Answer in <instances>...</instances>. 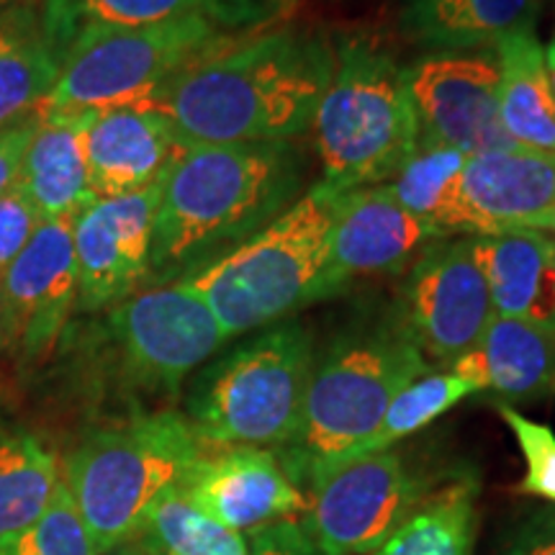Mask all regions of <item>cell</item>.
Segmentation results:
<instances>
[{"instance_id":"19","label":"cell","mask_w":555,"mask_h":555,"mask_svg":"<svg viewBox=\"0 0 555 555\" xmlns=\"http://www.w3.org/2000/svg\"><path fill=\"white\" fill-rule=\"evenodd\" d=\"M283 3L278 0H44L41 31L54 57L90 29H131L180 16L217 18L234 31L262 29Z\"/></svg>"},{"instance_id":"7","label":"cell","mask_w":555,"mask_h":555,"mask_svg":"<svg viewBox=\"0 0 555 555\" xmlns=\"http://www.w3.org/2000/svg\"><path fill=\"white\" fill-rule=\"evenodd\" d=\"M314 360V339L304 324L266 327L198 378L189 399V422L206 448L278 453L301 425Z\"/></svg>"},{"instance_id":"18","label":"cell","mask_w":555,"mask_h":555,"mask_svg":"<svg viewBox=\"0 0 555 555\" xmlns=\"http://www.w3.org/2000/svg\"><path fill=\"white\" fill-rule=\"evenodd\" d=\"M555 204V155L527 147L470 155L457 185L455 234L478 237L517 229Z\"/></svg>"},{"instance_id":"24","label":"cell","mask_w":555,"mask_h":555,"mask_svg":"<svg viewBox=\"0 0 555 555\" xmlns=\"http://www.w3.org/2000/svg\"><path fill=\"white\" fill-rule=\"evenodd\" d=\"M540 0H401V31L433 54L494 47L506 34L535 26Z\"/></svg>"},{"instance_id":"26","label":"cell","mask_w":555,"mask_h":555,"mask_svg":"<svg viewBox=\"0 0 555 555\" xmlns=\"http://www.w3.org/2000/svg\"><path fill=\"white\" fill-rule=\"evenodd\" d=\"M478 486L470 476L429 491L371 555H474Z\"/></svg>"},{"instance_id":"37","label":"cell","mask_w":555,"mask_h":555,"mask_svg":"<svg viewBox=\"0 0 555 555\" xmlns=\"http://www.w3.org/2000/svg\"><path fill=\"white\" fill-rule=\"evenodd\" d=\"M103 555H163V553H159L157 547L152 545L144 535H134V538L124 540L121 545L111 547V551L103 553Z\"/></svg>"},{"instance_id":"16","label":"cell","mask_w":555,"mask_h":555,"mask_svg":"<svg viewBox=\"0 0 555 555\" xmlns=\"http://www.w3.org/2000/svg\"><path fill=\"white\" fill-rule=\"evenodd\" d=\"M442 237L450 234L406 211L386 183L339 193L327 270L332 296L356 278L399 273Z\"/></svg>"},{"instance_id":"33","label":"cell","mask_w":555,"mask_h":555,"mask_svg":"<svg viewBox=\"0 0 555 555\" xmlns=\"http://www.w3.org/2000/svg\"><path fill=\"white\" fill-rule=\"evenodd\" d=\"M41 221L44 219L29 193L18 180H13L9 189L0 193V273L29 245Z\"/></svg>"},{"instance_id":"1","label":"cell","mask_w":555,"mask_h":555,"mask_svg":"<svg viewBox=\"0 0 555 555\" xmlns=\"http://www.w3.org/2000/svg\"><path fill=\"white\" fill-rule=\"evenodd\" d=\"M335 69L314 31L255 29L204 54L142 103L163 111L185 144L288 142L311 127Z\"/></svg>"},{"instance_id":"39","label":"cell","mask_w":555,"mask_h":555,"mask_svg":"<svg viewBox=\"0 0 555 555\" xmlns=\"http://www.w3.org/2000/svg\"><path fill=\"white\" fill-rule=\"evenodd\" d=\"M9 5H13V0H0V11H5Z\"/></svg>"},{"instance_id":"35","label":"cell","mask_w":555,"mask_h":555,"mask_svg":"<svg viewBox=\"0 0 555 555\" xmlns=\"http://www.w3.org/2000/svg\"><path fill=\"white\" fill-rule=\"evenodd\" d=\"M37 127L39 116L34 114L29 119L0 129V193L9 189L13 180H18L21 165H24L26 150H29Z\"/></svg>"},{"instance_id":"27","label":"cell","mask_w":555,"mask_h":555,"mask_svg":"<svg viewBox=\"0 0 555 555\" xmlns=\"http://www.w3.org/2000/svg\"><path fill=\"white\" fill-rule=\"evenodd\" d=\"M60 481L57 461L37 437L0 429V538L37 522Z\"/></svg>"},{"instance_id":"9","label":"cell","mask_w":555,"mask_h":555,"mask_svg":"<svg viewBox=\"0 0 555 555\" xmlns=\"http://www.w3.org/2000/svg\"><path fill=\"white\" fill-rule=\"evenodd\" d=\"M427 494V478L397 450L339 463L309 486V545L319 555L376 553Z\"/></svg>"},{"instance_id":"25","label":"cell","mask_w":555,"mask_h":555,"mask_svg":"<svg viewBox=\"0 0 555 555\" xmlns=\"http://www.w3.org/2000/svg\"><path fill=\"white\" fill-rule=\"evenodd\" d=\"M57 78L60 60L37 13L21 3L0 11V129L37 114Z\"/></svg>"},{"instance_id":"23","label":"cell","mask_w":555,"mask_h":555,"mask_svg":"<svg viewBox=\"0 0 555 555\" xmlns=\"http://www.w3.org/2000/svg\"><path fill=\"white\" fill-rule=\"evenodd\" d=\"M491 50L499 62V119L506 137L517 147L555 155V99L535 26L506 34Z\"/></svg>"},{"instance_id":"3","label":"cell","mask_w":555,"mask_h":555,"mask_svg":"<svg viewBox=\"0 0 555 555\" xmlns=\"http://www.w3.org/2000/svg\"><path fill=\"white\" fill-rule=\"evenodd\" d=\"M429 367L399 317L343 332L314 360L301 425L275 453L288 476L307 491L378 427L388 404Z\"/></svg>"},{"instance_id":"34","label":"cell","mask_w":555,"mask_h":555,"mask_svg":"<svg viewBox=\"0 0 555 555\" xmlns=\"http://www.w3.org/2000/svg\"><path fill=\"white\" fill-rule=\"evenodd\" d=\"M502 555H555V506L519 519L506 538Z\"/></svg>"},{"instance_id":"36","label":"cell","mask_w":555,"mask_h":555,"mask_svg":"<svg viewBox=\"0 0 555 555\" xmlns=\"http://www.w3.org/2000/svg\"><path fill=\"white\" fill-rule=\"evenodd\" d=\"M517 229H530V232H540V234H547V237H555V204L543 208V211H538L535 217L522 221Z\"/></svg>"},{"instance_id":"38","label":"cell","mask_w":555,"mask_h":555,"mask_svg":"<svg viewBox=\"0 0 555 555\" xmlns=\"http://www.w3.org/2000/svg\"><path fill=\"white\" fill-rule=\"evenodd\" d=\"M545 62H547V75H551V88H553V99H555V34H553L551 44L545 47Z\"/></svg>"},{"instance_id":"30","label":"cell","mask_w":555,"mask_h":555,"mask_svg":"<svg viewBox=\"0 0 555 555\" xmlns=\"http://www.w3.org/2000/svg\"><path fill=\"white\" fill-rule=\"evenodd\" d=\"M139 535L147 538L163 555H258L242 532L198 512L178 486L155 499Z\"/></svg>"},{"instance_id":"17","label":"cell","mask_w":555,"mask_h":555,"mask_svg":"<svg viewBox=\"0 0 555 555\" xmlns=\"http://www.w3.org/2000/svg\"><path fill=\"white\" fill-rule=\"evenodd\" d=\"M189 147L168 116L142 101L86 111L82 150L95 198L150 189L168 178Z\"/></svg>"},{"instance_id":"12","label":"cell","mask_w":555,"mask_h":555,"mask_svg":"<svg viewBox=\"0 0 555 555\" xmlns=\"http://www.w3.org/2000/svg\"><path fill=\"white\" fill-rule=\"evenodd\" d=\"M73 221H41L29 245L0 273V350L18 352L24 363L50 356L78 307Z\"/></svg>"},{"instance_id":"2","label":"cell","mask_w":555,"mask_h":555,"mask_svg":"<svg viewBox=\"0 0 555 555\" xmlns=\"http://www.w3.org/2000/svg\"><path fill=\"white\" fill-rule=\"evenodd\" d=\"M301 189L304 157L291 139L193 144L165 178L150 275H196L281 217Z\"/></svg>"},{"instance_id":"21","label":"cell","mask_w":555,"mask_h":555,"mask_svg":"<svg viewBox=\"0 0 555 555\" xmlns=\"http://www.w3.org/2000/svg\"><path fill=\"white\" fill-rule=\"evenodd\" d=\"M496 317L555 327V237L512 229L470 237Z\"/></svg>"},{"instance_id":"29","label":"cell","mask_w":555,"mask_h":555,"mask_svg":"<svg viewBox=\"0 0 555 555\" xmlns=\"http://www.w3.org/2000/svg\"><path fill=\"white\" fill-rule=\"evenodd\" d=\"M474 393L478 391L468 384V380H463L461 376H455V373L450 371L427 373V376L412 380V384L388 404L386 414L380 416L378 427L373 429L358 448H352L339 463L352 461V457L360 455H373L391 450L393 446H399L401 440H406V437H412L414 433H420V429L433 425L435 420H440L442 414L461 404L463 399L474 397ZM339 463H335V466H339Z\"/></svg>"},{"instance_id":"20","label":"cell","mask_w":555,"mask_h":555,"mask_svg":"<svg viewBox=\"0 0 555 555\" xmlns=\"http://www.w3.org/2000/svg\"><path fill=\"white\" fill-rule=\"evenodd\" d=\"M450 373L468 380L476 391L515 404L555 397V327L527 319L491 317L476 347L463 352Z\"/></svg>"},{"instance_id":"40","label":"cell","mask_w":555,"mask_h":555,"mask_svg":"<svg viewBox=\"0 0 555 555\" xmlns=\"http://www.w3.org/2000/svg\"><path fill=\"white\" fill-rule=\"evenodd\" d=\"M0 314H3V294H0Z\"/></svg>"},{"instance_id":"22","label":"cell","mask_w":555,"mask_h":555,"mask_svg":"<svg viewBox=\"0 0 555 555\" xmlns=\"http://www.w3.org/2000/svg\"><path fill=\"white\" fill-rule=\"evenodd\" d=\"M39 127L34 131L18 183L24 185L41 219H75L88 208L93 196L88 183V163L82 150L80 114H37Z\"/></svg>"},{"instance_id":"5","label":"cell","mask_w":555,"mask_h":555,"mask_svg":"<svg viewBox=\"0 0 555 555\" xmlns=\"http://www.w3.org/2000/svg\"><path fill=\"white\" fill-rule=\"evenodd\" d=\"M322 180L335 193L384 185L420 147L406 67L371 39H345L314 111Z\"/></svg>"},{"instance_id":"28","label":"cell","mask_w":555,"mask_h":555,"mask_svg":"<svg viewBox=\"0 0 555 555\" xmlns=\"http://www.w3.org/2000/svg\"><path fill=\"white\" fill-rule=\"evenodd\" d=\"M466 152L442 144H420L404 168L391 180L388 191L414 217L429 221L446 234H455V204Z\"/></svg>"},{"instance_id":"41","label":"cell","mask_w":555,"mask_h":555,"mask_svg":"<svg viewBox=\"0 0 555 555\" xmlns=\"http://www.w3.org/2000/svg\"><path fill=\"white\" fill-rule=\"evenodd\" d=\"M278 3H283V5H288V3H291V0H278Z\"/></svg>"},{"instance_id":"13","label":"cell","mask_w":555,"mask_h":555,"mask_svg":"<svg viewBox=\"0 0 555 555\" xmlns=\"http://www.w3.org/2000/svg\"><path fill=\"white\" fill-rule=\"evenodd\" d=\"M420 121V144H442L466 155L517 147L499 119V62L494 50L429 54L406 67Z\"/></svg>"},{"instance_id":"15","label":"cell","mask_w":555,"mask_h":555,"mask_svg":"<svg viewBox=\"0 0 555 555\" xmlns=\"http://www.w3.org/2000/svg\"><path fill=\"white\" fill-rule=\"evenodd\" d=\"M176 486L198 512L234 532H260L307 512V491L275 450L217 448Z\"/></svg>"},{"instance_id":"6","label":"cell","mask_w":555,"mask_h":555,"mask_svg":"<svg viewBox=\"0 0 555 555\" xmlns=\"http://www.w3.org/2000/svg\"><path fill=\"white\" fill-rule=\"evenodd\" d=\"M206 453L178 412L139 414L90 433L65 461V483L99 551L139 535L155 499Z\"/></svg>"},{"instance_id":"31","label":"cell","mask_w":555,"mask_h":555,"mask_svg":"<svg viewBox=\"0 0 555 555\" xmlns=\"http://www.w3.org/2000/svg\"><path fill=\"white\" fill-rule=\"evenodd\" d=\"M0 555H103L90 535L65 478L37 522L0 538Z\"/></svg>"},{"instance_id":"8","label":"cell","mask_w":555,"mask_h":555,"mask_svg":"<svg viewBox=\"0 0 555 555\" xmlns=\"http://www.w3.org/2000/svg\"><path fill=\"white\" fill-rule=\"evenodd\" d=\"M247 31L191 13L131 29H90L60 60V78L37 114H80L147 99L172 75Z\"/></svg>"},{"instance_id":"10","label":"cell","mask_w":555,"mask_h":555,"mask_svg":"<svg viewBox=\"0 0 555 555\" xmlns=\"http://www.w3.org/2000/svg\"><path fill=\"white\" fill-rule=\"evenodd\" d=\"M124 378L144 391H178L180 384L229 343L214 311L189 281L129 296L108 314Z\"/></svg>"},{"instance_id":"11","label":"cell","mask_w":555,"mask_h":555,"mask_svg":"<svg viewBox=\"0 0 555 555\" xmlns=\"http://www.w3.org/2000/svg\"><path fill=\"white\" fill-rule=\"evenodd\" d=\"M397 317L429 365L448 367L478 345L494 307L470 237L422 249L399 286Z\"/></svg>"},{"instance_id":"32","label":"cell","mask_w":555,"mask_h":555,"mask_svg":"<svg viewBox=\"0 0 555 555\" xmlns=\"http://www.w3.org/2000/svg\"><path fill=\"white\" fill-rule=\"evenodd\" d=\"M499 416L515 435L519 453L525 457V476L517 483V491L555 506V433L509 404H499Z\"/></svg>"},{"instance_id":"4","label":"cell","mask_w":555,"mask_h":555,"mask_svg":"<svg viewBox=\"0 0 555 555\" xmlns=\"http://www.w3.org/2000/svg\"><path fill=\"white\" fill-rule=\"evenodd\" d=\"M337 196L324 183L311 185L245 245L183 278L214 311L227 339L273 327L332 298L327 270Z\"/></svg>"},{"instance_id":"14","label":"cell","mask_w":555,"mask_h":555,"mask_svg":"<svg viewBox=\"0 0 555 555\" xmlns=\"http://www.w3.org/2000/svg\"><path fill=\"white\" fill-rule=\"evenodd\" d=\"M165 180L137 193L99 198L75 217L78 309L103 311L134 296L150 275L152 232Z\"/></svg>"}]
</instances>
